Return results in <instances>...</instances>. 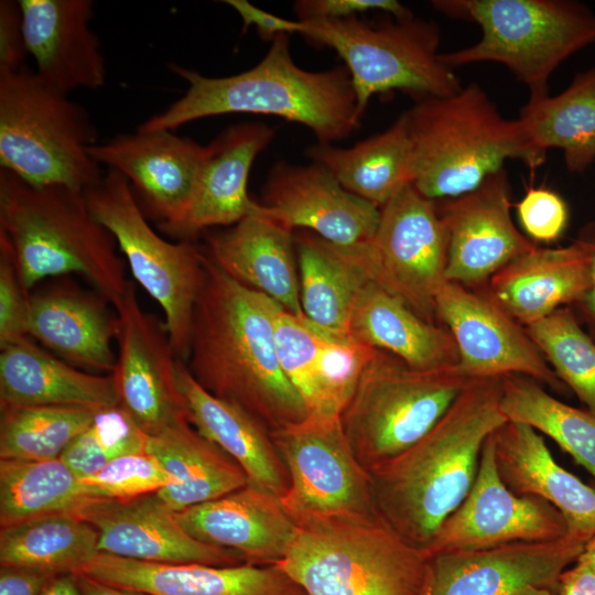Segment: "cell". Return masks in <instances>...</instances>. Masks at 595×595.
Listing matches in <instances>:
<instances>
[{"label": "cell", "mask_w": 595, "mask_h": 595, "mask_svg": "<svg viewBox=\"0 0 595 595\" xmlns=\"http://www.w3.org/2000/svg\"><path fill=\"white\" fill-rule=\"evenodd\" d=\"M98 532V550L130 560L186 564L237 565L238 553L192 537L176 511L156 494L130 500L101 499L76 512Z\"/></svg>", "instance_id": "44dd1931"}, {"label": "cell", "mask_w": 595, "mask_h": 595, "mask_svg": "<svg viewBox=\"0 0 595 595\" xmlns=\"http://www.w3.org/2000/svg\"><path fill=\"white\" fill-rule=\"evenodd\" d=\"M348 332L357 340L388 351L414 368L436 369L458 363L457 347L446 327L425 321L370 281L356 298Z\"/></svg>", "instance_id": "1f68e13d"}, {"label": "cell", "mask_w": 595, "mask_h": 595, "mask_svg": "<svg viewBox=\"0 0 595 595\" xmlns=\"http://www.w3.org/2000/svg\"><path fill=\"white\" fill-rule=\"evenodd\" d=\"M0 231L13 249L23 288L75 273L117 304L129 280L110 231L91 214L85 191L34 186L0 169Z\"/></svg>", "instance_id": "277c9868"}, {"label": "cell", "mask_w": 595, "mask_h": 595, "mask_svg": "<svg viewBox=\"0 0 595 595\" xmlns=\"http://www.w3.org/2000/svg\"><path fill=\"white\" fill-rule=\"evenodd\" d=\"M88 151L98 164L127 178L144 215L164 231L185 215L208 147L171 130L137 129Z\"/></svg>", "instance_id": "e0dca14e"}, {"label": "cell", "mask_w": 595, "mask_h": 595, "mask_svg": "<svg viewBox=\"0 0 595 595\" xmlns=\"http://www.w3.org/2000/svg\"><path fill=\"white\" fill-rule=\"evenodd\" d=\"M518 120L539 156L559 149L569 172L583 173L595 161V67L555 96L529 97Z\"/></svg>", "instance_id": "e575fe53"}, {"label": "cell", "mask_w": 595, "mask_h": 595, "mask_svg": "<svg viewBox=\"0 0 595 595\" xmlns=\"http://www.w3.org/2000/svg\"><path fill=\"white\" fill-rule=\"evenodd\" d=\"M147 437L120 405L102 409L96 412L90 425L72 442L61 459L84 478L120 456L144 452Z\"/></svg>", "instance_id": "b9f144b4"}, {"label": "cell", "mask_w": 595, "mask_h": 595, "mask_svg": "<svg viewBox=\"0 0 595 595\" xmlns=\"http://www.w3.org/2000/svg\"><path fill=\"white\" fill-rule=\"evenodd\" d=\"M78 574L149 595H305L275 564H165L99 552Z\"/></svg>", "instance_id": "7402d4cb"}, {"label": "cell", "mask_w": 595, "mask_h": 595, "mask_svg": "<svg viewBox=\"0 0 595 595\" xmlns=\"http://www.w3.org/2000/svg\"><path fill=\"white\" fill-rule=\"evenodd\" d=\"M442 14L476 23L479 40L440 55L452 69L475 63L504 65L529 88L549 95V78L570 56L595 43V13L571 0H434Z\"/></svg>", "instance_id": "52a82bcc"}, {"label": "cell", "mask_w": 595, "mask_h": 595, "mask_svg": "<svg viewBox=\"0 0 595 595\" xmlns=\"http://www.w3.org/2000/svg\"><path fill=\"white\" fill-rule=\"evenodd\" d=\"M145 452L174 479L156 496L172 510L210 501L249 484L242 468L188 420L148 435Z\"/></svg>", "instance_id": "d6a6232c"}, {"label": "cell", "mask_w": 595, "mask_h": 595, "mask_svg": "<svg viewBox=\"0 0 595 595\" xmlns=\"http://www.w3.org/2000/svg\"><path fill=\"white\" fill-rule=\"evenodd\" d=\"M302 22L303 36L333 48L345 62L360 118L376 94L400 89L414 98L444 97L463 87L440 57L441 32L434 21L413 15L376 25L358 17Z\"/></svg>", "instance_id": "30bf717a"}, {"label": "cell", "mask_w": 595, "mask_h": 595, "mask_svg": "<svg viewBox=\"0 0 595 595\" xmlns=\"http://www.w3.org/2000/svg\"><path fill=\"white\" fill-rule=\"evenodd\" d=\"M566 534V521L551 504L536 496L518 495L506 486L497 469L490 435L468 495L423 551L431 558L517 542L553 541Z\"/></svg>", "instance_id": "2e32d148"}, {"label": "cell", "mask_w": 595, "mask_h": 595, "mask_svg": "<svg viewBox=\"0 0 595 595\" xmlns=\"http://www.w3.org/2000/svg\"><path fill=\"white\" fill-rule=\"evenodd\" d=\"M83 480L60 458H0V527L33 518L78 512L95 502Z\"/></svg>", "instance_id": "74e56055"}, {"label": "cell", "mask_w": 595, "mask_h": 595, "mask_svg": "<svg viewBox=\"0 0 595 595\" xmlns=\"http://www.w3.org/2000/svg\"><path fill=\"white\" fill-rule=\"evenodd\" d=\"M113 307L118 355L111 375L119 405L147 435L188 420L176 379L178 359L165 323L143 311L130 280Z\"/></svg>", "instance_id": "9a60e30c"}, {"label": "cell", "mask_w": 595, "mask_h": 595, "mask_svg": "<svg viewBox=\"0 0 595 595\" xmlns=\"http://www.w3.org/2000/svg\"><path fill=\"white\" fill-rule=\"evenodd\" d=\"M97 530L75 512L33 518L0 529V564L52 576L76 575L97 554Z\"/></svg>", "instance_id": "8d00e7d4"}, {"label": "cell", "mask_w": 595, "mask_h": 595, "mask_svg": "<svg viewBox=\"0 0 595 595\" xmlns=\"http://www.w3.org/2000/svg\"><path fill=\"white\" fill-rule=\"evenodd\" d=\"M435 311L457 347L456 366L467 378L520 375L558 392L567 391L526 327L496 303L486 285L446 281L437 292Z\"/></svg>", "instance_id": "5bb4252c"}, {"label": "cell", "mask_w": 595, "mask_h": 595, "mask_svg": "<svg viewBox=\"0 0 595 595\" xmlns=\"http://www.w3.org/2000/svg\"><path fill=\"white\" fill-rule=\"evenodd\" d=\"M268 215L292 230L303 228L326 241L350 246L370 240L380 208L347 191L322 164L277 162L262 193Z\"/></svg>", "instance_id": "d6986e66"}, {"label": "cell", "mask_w": 595, "mask_h": 595, "mask_svg": "<svg viewBox=\"0 0 595 595\" xmlns=\"http://www.w3.org/2000/svg\"><path fill=\"white\" fill-rule=\"evenodd\" d=\"M510 198L502 169L469 193L435 201L447 234V281L485 286L498 270L537 246L515 225Z\"/></svg>", "instance_id": "ac0fdd59"}, {"label": "cell", "mask_w": 595, "mask_h": 595, "mask_svg": "<svg viewBox=\"0 0 595 595\" xmlns=\"http://www.w3.org/2000/svg\"><path fill=\"white\" fill-rule=\"evenodd\" d=\"M176 516L198 541L231 550L253 564L280 562L296 531L280 498L251 484Z\"/></svg>", "instance_id": "d4e9b609"}, {"label": "cell", "mask_w": 595, "mask_h": 595, "mask_svg": "<svg viewBox=\"0 0 595 595\" xmlns=\"http://www.w3.org/2000/svg\"><path fill=\"white\" fill-rule=\"evenodd\" d=\"M300 301L315 325L348 332L354 303L369 282L350 246H339L306 231L294 236Z\"/></svg>", "instance_id": "d590c367"}, {"label": "cell", "mask_w": 595, "mask_h": 595, "mask_svg": "<svg viewBox=\"0 0 595 595\" xmlns=\"http://www.w3.org/2000/svg\"><path fill=\"white\" fill-rule=\"evenodd\" d=\"M224 2L238 13L242 21L244 31L253 25L263 41H272L281 33H302L305 28L302 21L280 18L259 9L247 0H226Z\"/></svg>", "instance_id": "f907efd6"}, {"label": "cell", "mask_w": 595, "mask_h": 595, "mask_svg": "<svg viewBox=\"0 0 595 595\" xmlns=\"http://www.w3.org/2000/svg\"><path fill=\"white\" fill-rule=\"evenodd\" d=\"M351 248L370 282L436 323V295L447 281V234L435 201L408 185L380 208L375 236Z\"/></svg>", "instance_id": "4fadbf2b"}, {"label": "cell", "mask_w": 595, "mask_h": 595, "mask_svg": "<svg viewBox=\"0 0 595 595\" xmlns=\"http://www.w3.org/2000/svg\"><path fill=\"white\" fill-rule=\"evenodd\" d=\"M273 129L262 122L227 127L210 143L196 186L183 218L164 230L180 240H191L202 230L232 226L263 210L250 198L247 183L256 156L271 142Z\"/></svg>", "instance_id": "cb8c5ba5"}, {"label": "cell", "mask_w": 595, "mask_h": 595, "mask_svg": "<svg viewBox=\"0 0 595 595\" xmlns=\"http://www.w3.org/2000/svg\"><path fill=\"white\" fill-rule=\"evenodd\" d=\"M280 306L228 275L205 253V280L185 364L203 388L239 405L270 432L309 414L278 358L274 318Z\"/></svg>", "instance_id": "6da1fadb"}, {"label": "cell", "mask_w": 595, "mask_h": 595, "mask_svg": "<svg viewBox=\"0 0 595 595\" xmlns=\"http://www.w3.org/2000/svg\"><path fill=\"white\" fill-rule=\"evenodd\" d=\"M585 543L565 536L553 541L517 542L430 558L429 595H519L528 586L556 593L559 577Z\"/></svg>", "instance_id": "ffe728a7"}, {"label": "cell", "mask_w": 595, "mask_h": 595, "mask_svg": "<svg viewBox=\"0 0 595 595\" xmlns=\"http://www.w3.org/2000/svg\"><path fill=\"white\" fill-rule=\"evenodd\" d=\"M507 421L501 378H470L424 436L368 472L381 517L423 550L468 495L486 440Z\"/></svg>", "instance_id": "7a4b0ae2"}, {"label": "cell", "mask_w": 595, "mask_h": 595, "mask_svg": "<svg viewBox=\"0 0 595 595\" xmlns=\"http://www.w3.org/2000/svg\"><path fill=\"white\" fill-rule=\"evenodd\" d=\"M519 224L532 242L559 240L569 224V207L556 192L529 187L516 204Z\"/></svg>", "instance_id": "7dc6e473"}, {"label": "cell", "mask_w": 595, "mask_h": 595, "mask_svg": "<svg viewBox=\"0 0 595 595\" xmlns=\"http://www.w3.org/2000/svg\"><path fill=\"white\" fill-rule=\"evenodd\" d=\"M0 349V408L54 405L99 411L119 405L111 374L77 368L30 337Z\"/></svg>", "instance_id": "4dcf8cb0"}, {"label": "cell", "mask_w": 595, "mask_h": 595, "mask_svg": "<svg viewBox=\"0 0 595 595\" xmlns=\"http://www.w3.org/2000/svg\"><path fill=\"white\" fill-rule=\"evenodd\" d=\"M491 440L498 473L510 490L551 504L566 521V536L583 543L595 537V489L556 463L542 434L507 421Z\"/></svg>", "instance_id": "484cf974"}, {"label": "cell", "mask_w": 595, "mask_h": 595, "mask_svg": "<svg viewBox=\"0 0 595 595\" xmlns=\"http://www.w3.org/2000/svg\"><path fill=\"white\" fill-rule=\"evenodd\" d=\"M176 379L190 423L242 468L249 484L283 496L289 477L270 430L239 405L208 392L180 359Z\"/></svg>", "instance_id": "f546056e"}, {"label": "cell", "mask_w": 595, "mask_h": 595, "mask_svg": "<svg viewBox=\"0 0 595 595\" xmlns=\"http://www.w3.org/2000/svg\"><path fill=\"white\" fill-rule=\"evenodd\" d=\"M41 595H82L75 575L63 574L52 577Z\"/></svg>", "instance_id": "9f6ffc18"}, {"label": "cell", "mask_w": 595, "mask_h": 595, "mask_svg": "<svg viewBox=\"0 0 595 595\" xmlns=\"http://www.w3.org/2000/svg\"><path fill=\"white\" fill-rule=\"evenodd\" d=\"M80 479L95 498L118 501L155 494L175 484L159 461L145 451L120 456Z\"/></svg>", "instance_id": "f6af8a7d"}, {"label": "cell", "mask_w": 595, "mask_h": 595, "mask_svg": "<svg viewBox=\"0 0 595 595\" xmlns=\"http://www.w3.org/2000/svg\"><path fill=\"white\" fill-rule=\"evenodd\" d=\"M274 337L282 370L302 398L309 414H318L321 397L317 356L321 327L282 306L274 318Z\"/></svg>", "instance_id": "ee69618b"}, {"label": "cell", "mask_w": 595, "mask_h": 595, "mask_svg": "<svg viewBox=\"0 0 595 595\" xmlns=\"http://www.w3.org/2000/svg\"><path fill=\"white\" fill-rule=\"evenodd\" d=\"M23 15L18 1H0V74L19 71L26 65Z\"/></svg>", "instance_id": "681fc988"}, {"label": "cell", "mask_w": 595, "mask_h": 595, "mask_svg": "<svg viewBox=\"0 0 595 595\" xmlns=\"http://www.w3.org/2000/svg\"><path fill=\"white\" fill-rule=\"evenodd\" d=\"M54 576L13 566L0 569V595H41Z\"/></svg>", "instance_id": "816d5d0a"}, {"label": "cell", "mask_w": 595, "mask_h": 595, "mask_svg": "<svg viewBox=\"0 0 595 595\" xmlns=\"http://www.w3.org/2000/svg\"><path fill=\"white\" fill-rule=\"evenodd\" d=\"M519 595H554V592L545 587L528 586Z\"/></svg>", "instance_id": "680465c9"}, {"label": "cell", "mask_w": 595, "mask_h": 595, "mask_svg": "<svg viewBox=\"0 0 595 595\" xmlns=\"http://www.w3.org/2000/svg\"><path fill=\"white\" fill-rule=\"evenodd\" d=\"M576 562L585 564L595 571V537L585 543L583 552Z\"/></svg>", "instance_id": "6f0895ef"}, {"label": "cell", "mask_w": 595, "mask_h": 595, "mask_svg": "<svg viewBox=\"0 0 595 595\" xmlns=\"http://www.w3.org/2000/svg\"><path fill=\"white\" fill-rule=\"evenodd\" d=\"M294 10L300 21L345 19L376 10L399 20L413 17L397 0H300L294 3Z\"/></svg>", "instance_id": "c3c4849f"}, {"label": "cell", "mask_w": 595, "mask_h": 595, "mask_svg": "<svg viewBox=\"0 0 595 595\" xmlns=\"http://www.w3.org/2000/svg\"><path fill=\"white\" fill-rule=\"evenodd\" d=\"M305 595H429L431 562L383 518L296 524L275 564Z\"/></svg>", "instance_id": "8992f818"}, {"label": "cell", "mask_w": 595, "mask_h": 595, "mask_svg": "<svg viewBox=\"0 0 595 595\" xmlns=\"http://www.w3.org/2000/svg\"><path fill=\"white\" fill-rule=\"evenodd\" d=\"M97 291L55 285L30 293L29 337L87 371L113 372L118 320Z\"/></svg>", "instance_id": "4316f807"}, {"label": "cell", "mask_w": 595, "mask_h": 595, "mask_svg": "<svg viewBox=\"0 0 595 595\" xmlns=\"http://www.w3.org/2000/svg\"><path fill=\"white\" fill-rule=\"evenodd\" d=\"M501 409L508 421L527 424L555 441L595 480L594 411L569 405L520 375L501 378Z\"/></svg>", "instance_id": "f35d334b"}, {"label": "cell", "mask_w": 595, "mask_h": 595, "mask_svg": "<svg viewBox=\"0 0 595 595\" xmlns=\"http://www.w3.org/2000/svg\"><path fill=\"white\" fill-rule=\"evenodd\" d=\"M93 216L113 236L136 281L161 306L177 359L186 361L205 253L191 240L170 242L147 220L127 178L109 170L85 190Z\"/></svg>", "instance_id": "8fae6325"}, {"label": "cell", "mask_w": 595, "mask_h": 595, "mask_svg": "<svg viewBox=\"0 0 595 595\" xmlns=\"http://www.w3.org/2000/svg\"><path fill=\"white\" fill-rule=\"evenodd\" d=\"M0 458H60L97 411L78 407H1Z\"/></svg>", "instance_id": "ab89813d"}, {"label": "cell", "mask_w": 595, "mask_h": 595, "mask_svg": "<svg viewBox=\"0 0 595 595\" xmlns=\"http://www.w3.org/2000/svg\"><path fill=\"white\" fill-rule=\"evenodd\" d=\"M75 577L82 595H149L141 592L112 586L83 574L75 575Z\"/></svg>", "instance_id": "11a10c76"}, {"label": "cell", "mask_w": 595, "mask_h": 595, "mask_svg": "<svg viewBox=\"0 0 595 595\" xmlns=\"http://www.w3.org/2000/svg\"><path fill=\"white\" fill-rule=\"evenodd\" d=\"M470 378L457 366L419 369L376 349L340 414L355 456L369 472L424 436Z\"/></svg>", "instance_id": "9c48e42d"}, {"label": "cell", "mask_w": 595, "mask_h": 595, "mask_svg": "<svg viewBox=\"0 0 595 595\" xmlns=\"http://www.w3.org/2000/svg\"><path fill=\"white\" fill-rule=\"evenodd\" d=\"M306 155L324 165L347 191L378 208L413 183L404 112L383 132L350 148L317 143L307 148Z\"/></svg>", "instance_id": "836d02e7"}, {"label": "cell", "mask_w": 595, "mask_h": 595, "mask_svg": "<svg viewBox=\"0 0 595 595\" xmlns=\"http://www.w3.org/2000/svg\"><path fill=\"white\" fill-rule=\"evenodd\" d=\"M89 113L25 65L0 74V166L34 186L85 191L105 173Z\"/></svg>", "instance_id": "ba28073f"}, {"label": "cell", "mask_w": 595, "mask_h": 595, "mask_svg": "<svg viewBox=\"0 0 595 595\" xmlns=\"http://www.w3.org/2000/svg\"><path fill=\"white\" fill-rule=\"evenodd\" d=\"M376 348L350 335L321 327L317 356V380L321 397L318 415L340 416L363 371Z\"/></svg>", "instance_id": "7bdbcfd3"}, {"label": "cell", "mask_w": 595, "mask_h": 595, "mask_svg": "<svg viewBox=\"0 0 595 595\" xmlns=\"http://www.w3.org/2000/svg\"><path fill=\"white\" fill-rule=\"evenodd\" d=\"M271 436L289 477L280 501L296 524L382 518L340 416L307 414Z\"/></svg>", "instance_id": "7c38bea8"}, {"label": "cell", "mask_w": 595, "mask_h": 595, "mask_svg": "<svg viewBox=\"0 0 595 595\" xmlns=\"http://www.w3.org/2000/svg\"><path fill=\"white\" fill-rule=\"evenodd\" d=\"M560 380L595 412V340L571 306L526 326Z\"/></svg>", "instance_id": "60d3db41"}, {"label": "cell", "mask_w": 595, "mask_h": 595, "mask_svg": "<svg viewBox=\"0 0 595 595\" xmlns=\"http://www.w3.org/2000/svg\"><path fill=\"white\" fill-rule=\"evenodd\" d=\"M558 595H595V571L585 564L575 562L559 577Z\"/></svg>", "instance_id": "db71d44e"}, {"label": "cell", "mask_w": 595, "mask_h": 595, "mask_svg": "<svg viewBox=\"0 0 595 595\" xmlns=\"http://www.w3.org/2000/svg\"><path fill=\"white\" fill-rule=\"evenodd\" d=\"M293 231L268 215L251 214L206 239L207 257L238 282L261 292L285 311L305 317L300 301Z\"/></svg>", "instance_id": "f1b7e54d"}, {"label": "cell", "mask_w": 595, "mask_h": 595, "mask_svg": "<svg viewBox=\"0 0 595 595\" xmlns=\"http://www.w3.org/2000/svg\"><path fill=\"white\" fill-rule=\"evenodd\" d=\"M591 285V256L576 238L560 248L536 246L493 274L486 289L505 312L526 327L576 304Z\"/></svg>", "instance_id": "83f0119b"}, {"label": "cell", "mask_w": 595, "mask_h": 595, "mask_svg": "<svg viewBox=\"0 0 595 595\" xmlns=\"http://www.w3.org/2000/svg\"><path fill=\"white\" fill-rule=\"evenodd\" d=\"M29 300L10 240L0 231V348L29 337Z\"/></svg>", "instance_id": "bcb514c9"}, {"label": "cell", "mask_w": 595, "mask_h": 595, "mask_svg": "<svg viewBox=\"0 0 595 595\" xmlns=\"http://www.w3.org/2000/svg\"><path fill=\"white\" fill-rule=\"evenodd\" d=\"M577 238L583 241L591 256L592 285L584 298L574 304V307L578 313L577 318L585 324L586 332L595 340V221L583 227Z\"/></svg>", "instance_id": "f5cc1de1"}, {"label": "cell", "mask_w": 595, "mask_h": 595, "mask_svg": "<svg viewBox=\"0 0 595 595\" xmlns=\"http://www.w3.org/2000/svg\"><path fill=\"white\" fill-rule=\"evenodd\" d=\"M188 88L140 131L175 130L207 117L227 113L278 116L312 130L317 143L343 140L359 128L356 95L346 66L310 72L292 58L288 34L277 35L252 68L225 77H207L170 64Z\"/></svg>", "instance_id": "3957f363"}, {"label": "cell", "mask_w": 595, "mask_h": 595, "mask_svg": "<svg viewBox=\"0 0 595 595\" xmlns=\"http://www.w3.org/2000/svg\"><path fill=\"white\" fill-rule=\"evenodd\" d=\"M28 54L36 73L52 87L99 89L106 83V61L90 29L91 0H19Z\"/></svg>", "instance_id": "603a6c76"}, {"label": "cell", "mask_w": 595, "mask_h": 595, "mask_svg": "<svg viewBox=\"0 0 595 595\" xmlns=\"http://www.w3.org/2000/svg\"><path fill=\"white\" fill-rule=\"evenodd\" d=\"M415 99L404 111L412 185L430 199L474 191L510 159L530 169L544 162L531 148L518 118H504L477 83L450 96Z\"/></svg>", "instance_id": "5b68a950"}]
</instances>
